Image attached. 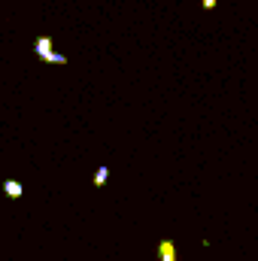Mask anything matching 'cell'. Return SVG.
<instances>
[{"mask_svg":"<svg viewBox=\"0 0 258 261\" xmlns=\"http://www.w3.org/2000/svg\"><path fill=\"white\" fill-rule=\"evenodd\" d=\"M158 261H176V246H173V240H161V243H158Z\"/></svg>","mask_w":258,"mask_h":261,"instance_id":"cell-2","label":"cell"},{"mask_svg":"<svg viewBox=\"0 0 258 261\" xmlns=\"http://www.w3.org/2000/svg\"><path fill=\"white\" fill-rule=\"evenodd\" d=\"M107 179H110V170H107V167H100V170L94 173V186H107Z\"/></svg>","mask_w":258,"mask_h":261,"instance_id":"cell-4","label":"cell"},{"mask_svg":"<svg viewBox=\"0 0 258 261\" xmlns=\"http://www.w3.org/2000/svg\"><path fill=\"white\" fill-rule=\"evenodd\" d=\"M34 49H37V55H40L46 64H67L64 55H58V52L52 49V37H40V40L34 43Z\"/></svg>","mask_w":258,"mask_h":261,"instance_id":"cell-1","label":"cell"},{"mask_svg":"<svg viewBox=\"0 0 258 261\" xmlns=\"http://www.w3.org/2000/svg\"><path fill=\"white\" fill-rule=\"evenodd\" d=\"M3 192H6V197H12V200H18V197L24 195V189H21L18 179H6V182H3Z\"/></svg>","mask_w":258,"mask_h":261,"instance_id":"cell-3","label":"cell"},{"mask_svg":"<svg viewBox=\"0 0 258 261\" xmlns=\"http://www.w3.org/2000/svg\"><path fill=\"white\" fill-rule=\"evenodd\" d=\"M203 9H216V0H203Z\"/></svg>","mask_w":258,"mask_h":261,"instance_id":"cell-5","label":"cell"}]
</instances>
